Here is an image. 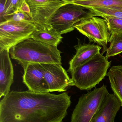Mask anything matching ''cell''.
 <instances>
[{
    "label": "cell",
    "instance_id": "cell-1",
    "mask_svg": "<svg viewBox=\"0 0 122 122\" xmlns=\"http://www.w3.org/2000/svg\"><path fill=\"white\" fill-rule=\"evenodd\" d=\"M66 92H9L0 102V122H62L71 105Z\"/></svg>",
    "mask_w": 122,
    "mask_h": 122
},
{
    "label": "cell",
    "instance_id": "cell-2",
    "mask_svg": "<svg viewBox=\"0 0 122 122\" xmlns=\"http://www.w3.org/2000/svg\"><path fill=\"white\" fill-rule=\"evenodd\" d=\"M61 53L57 47L31 38L16 44L9 50L11 58L17 61L24 70L31 64H61Z\"/></svg>",
    "mask_w": 122,
    "mask_h": 122
},
{
    "label": "cell",
    "instance_id": "cell-3",
    "mask_svg": "<svg viewBox=\"0 0 122 122\" xmlns=\"http://www.w3.org/2000/svg\"><path fill=\"white\" fill-rule=\"evenodd\" d=\"M111 63L100 53L96 54L71 74L74 85L80 90H91L107 75Z\"/></svg>",
    "mask_w": 122,
    "mask_h": 122
},
{
    "label": "cell",
    "instance_id": "cell-4",
    "mask_svg": "<svg viewBox=\"0 0 122 122\" xmlns=\"http://www.w3.org/2000/svg\"><path fill=\"white\" fill-rule=\"evenodd\" d=\"M81 6L66 3L58 9L50 19V24L60 34L74 30V26L85 19L96 16L94 13Z\"/></svg>",
    "mask_w": 122,
    "mask_h": 122
},
{
    "label": "cell",
    "instance_id": "cell-5",
    "mask_svg": "<svg viewBox=\"0 0 122 122\" xmlns=\"http://www.w3.org/2000/svg\"><path fill=\"white\" fill-rule=\"evenodd\" d=\"M106 85L82 95L73 111L70 122H92L109 94Z\"/></svg>",
    "mask_w": 122,
    "mask_h": 122
},
{
    "label": "cell",
    "instance_id": "cell-6",
    "mask_svg": "<svg viewBox=\"0 0 122 122\" xmlns=\"http://www.w3.org/2000/svg\"><path fill=\"white\" fill-rule=\"evenodd\" d=\"M37 27L27 21H6L0 23V51L12 47L31 37Z\"/></svg>",
    "mask_w": 122,
    "mask_h": 122
},
{
    "label": "cell",
    "instance_id": "cell-7",
    "mask_svg": "<svg viewBox=\"0 0 122 122\" xmlns=\"http://www.w3.org/2000/svg\"><path fill=\"white\" fill-rule=\"evenodd\" d=\"M92 16L81 21L74 26L75 29L87 37L90 41L96 43L102 48L103 55L106 51L111 33L104 19Z\"/></svg>",
    "mask_w": 122,
    "mask_h": 122
},
{
    "label": "cell",
    "instance_id": "cell-8",
    "mask_svg": "<svg viewBox=\"0 0 122 122\" xmlns=\"http://www.w3.org/2000/svg\"><path fill=\"white\" fill-rule=\"evenodd\" d=\"M30 15L38 29L52 28L49 21L57 10L66 3L61 0H25Z\"/></svg>",
    "mask_w": 122,
    "mask_h": 122
},
{
    "label": "cell",
    "instance_id": "cell-9",
    "mask_svg": "<svg viewBox=\"0 0 122 122\" xmlns=\"http://www.w3.org/2000/svg\"><path fill=\"white\" fill-rule=\"evenodd\" d=\"M49 92H64L69 86H74L71 78L61 64H40Z\"/></svg>",
    "mask_w": 122,
    "mask_h": 122
},
{
    "label": "cell",
    "instance_id": "cell-10",
    "mask_svg": "<svg viewBox=\"0 0 122 122\" xmlns=\"http://www.w3.org/2000/svg\"><path fill=\"white\" fill-rule=\"evenodd\" d=\"M24 70L23 82L28 90L37 93L50 92L40 64H29Z\"/></svg>",
    "mask_w": 122,
    "mask_h": 122
},
{
    "label": "cell",
    "instance_id": "cell-11",
    "mask_svg": "<svg viewBox=\"0 0 122 122\" xmlns=\"http://www.w3.org/2000/svg\"><path fill=\"white\" fill-rule=\"evenodd\" d=\"M14 71L9 56V51H0V98L10 92L14 82Z\"/></svg>",
    "mask_w": 122,
    "mask_h": 122
},
{
    "label": "cell",
    "instance_id": "cell-12",
    "mask_svg": "<svg viewBox=\"0 0 122 122\" xmlns=\"http://www.w3.org/2000/svg\"><path fill=\"white\" fill-rule=\"evenodd\" d=\"M76 54L69 62L68 71L71 74L77 67L93 58L96 54L100 53L102 48L98 45L81 44L79 41L78 44L74 46Z\"/></svg>",
    "mask_w": 122,
    "mask_h": 122
},
{
    "label": "cell",
    "instance_id": "cell-13",
    "mask_svg": "<svg viewBox=\"0 0 122 122\" xmlns=\"http://www.w3.org/2000/svg\"><path fill=\"white\" fill-rule=\"evenodd\" d=\"M121 107L120 102L114 94L109 93L92 122H114Z\"/></svg>",
    "mask_w": 122,
    "mask_h": 122
},
{
    "label": "cell",
    "instance_id": "cell-14",
    "mask_svg": "<svg viewBox=\"0 0 122 122\" xmlns=\"http://www.w3.org/2000/svg\"><path fill=\"white\" fill-rule=\"evenodd\" d=\"M31 38L55 47H57L63 38L61 34L53 28L49 30L37 29L32 34Z\"/></svg>",
    "mask_w": 122,
    "mask_h": 122
},
{
    "label": "cell",
    "instance_id": "cell-15",
    "mask_svg": "<svg viewBox=\"0 0 122 122\" xmlns=\"http://www.w3.org/2000/svg\"><path fill=\"white\" fill-rule=\"evenodd\" d=\"M107 75L111 88L122 107V65L112 67Z\"/></svg>",
    "mask_w": 122,
    "mask_h": 122
},
{
    "label": "cell",
    "instance_id": "cell-16",
    "mask_svg": "<svg viewBox=\"0 0 122 122\" xmlns=\"http://www.w3.org/2000/svg\"><path fill=\"white\" fill-rule=\"evenodd\" d=\"M66 3L74 4L86 9L91 8H122V0H89L71 1L64 0Z\"/></svg>",
    "mask_w": 122,
    "mask_h": 122
},
{
    "label": "cell",
    "instance_id": "cell-17",
    "mask_svg": "<svg viewBox=\"0 0 122 122\" xmlns=\"http://www.w3.org/2000/svg\"><path fill=\"white\" fill-rule=\"evenodd\" d=\"M109 41L110 46L106 51V57L108 59L122 53V32H111Z\"/></svg>",
    "mask_w": 122,
    "mask_h": 122
},
{
    "label": "cell",
    "instance_id": "cell-18",
    "mask_svg": "<svg viewBox=\"0 0 122 122\" xmlns=\"http://www.w3.org/2000/svg\"><path fill=\"white\" fill-rule=\"evenodd\" d=\"M94 13L96 16H111L122 19V8H91L87 9Z\"/></svg>",
    "mask_w": 122,
    "mask_h": 122
},
{
    "label": "cell",
    "instance_id": "cell-19",
    "mask_svg": "<svg viewBox=\"0 0 122 122\" xmlns=\"http://www.w3.org/2000/svg\"><path fill=\"white\" fill-rule=\"evenodd\" d=\"M6 21H27L34 23L30 15L21 10L14 13L4 16L0 20V23Z\"/></svg>",
    "mask_w": 122,
    "mask_h": 122
},
{
    "label": "cell",
    "instance_id": "cell-20",
    "mask_svg": "<svg viewBox=\"0 0 122 122\" xmlns=\"http://www.w3.org/2000/svg\"><path fill=\"white\" fill-rule=\"evenodd\" d=\"M25 1V0H5L4 16L14 13L21 10Z\"/></svg>",
    "mask_w": 122,
    "mask_h": 122
},
{
    "label": "cell",
    "instance_id": "cell-21",
    "mask_svg": "<svg viewBox=\"0 0 122 122\" xmlns=\"http://www.w3.org/2000/svg\"><path fill=\"white\" fill-rule=\"evenodd\" d=\"M102 17L106 21L111 32H122V19L106 16Z\"/></svg>",
    "mask_w": 122,
    "mask_h": 122
},
{
    "label": "cell",
    "instance_id": "cell-22",
    "mask_svg": "<svg viewBox=\"0 0 122 122\" xmlns=\"http://www.w3.org/2000/svg\"><path fill=\"white\" fill-rule=\"evenodd\" d=\"M5 2V0H0V20L4 16Z\"/></svg>",
    "mask_w": 122,
    "mask_h": 122
},
{
    "label": "cell",
    "instance_id": "cell-23",
    "mask_svg": "<svg viewBox=\"0 0 122 122\" xmlns=\"http://www.w3.org/2000/svg\"><path fill=\"white\" fill-rule=\"evenodd\" d=\"M21 10H22V11H24V12H25L27 13L28 14L30 15V9H29L28 5L26 1L24 2V3L23 4Z\"/></svg>",
    "mask_w": 122,
    "mask_h": 122
},
{
    "label": "cell",
    "instance_id": "cell-24",
    "mask_svg": "<svg viewBox=\"0 0 122 122\" xmlns=\"http://www.w3.org/2000/svg\"><path fill=\"white\" fill-rule=\"evenodd\" d=\"M71 1H79L89 0H68Z\"/></svg>",
    "mask_w": 122,
    "mask_h": 122
},
{
    "label": "cell",
    "instance_id": "cell-25",
    "mask_svg": "<svg viewBox=\"0 0 122 122\" xmlns=\"http://www.w3.org/2000/svg\"></svg>",
    "mask_w": 122,
    "mask_h": 122
}]
</instances>
